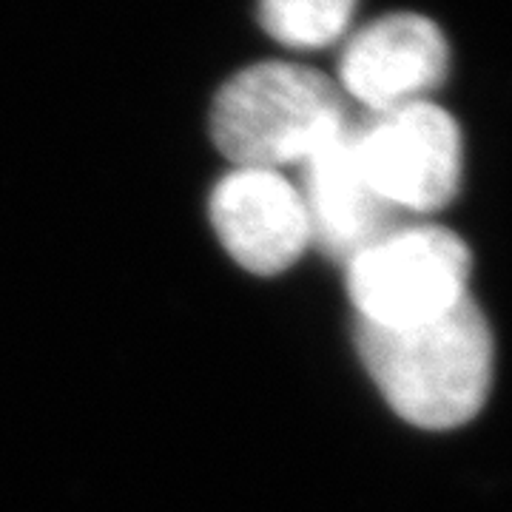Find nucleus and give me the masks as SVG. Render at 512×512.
<instances>
[{
	"mask_svg": "<svg viewBox=\"0 0 512 512\" xmlns=\"http://www.w3.org/2000/svg\"><path fill=\"white\" fill-rule=\"evenodd\" d=\"M359 359L396 416L421 430H456L490 399L495 342L467 296L453 311L407 328H356Z\"/></svg>",
	"mask_w": 512,
	"mask_h": 512,
	"instance_id": "f257e3e1",
	"label": "nucleus"
},
{
	"mask_svg": "<svg viewBox=\"0 0 512 512\" xmlns=\"http://www.w3.org/2000/svg\"><path fill=\"white\" fill-rule=\"evenodd\" d=\"M348 128L339 86L299 63L268 60L237 72L214 100L211 137L254 168L302 165Z\"/></svg>",
	"mask_w": 512,
	"mask_h": 512,
	"instance_id": "f03ea898",
	"label": "nucleus"
},
{
	"mask_svg": "<svg viewBox=\"0 0 512 512\" xmlns=\"http://www.w3.org/2000/svg\"><path fill=\"white\" fill-rule=\"evenodd\" d=\"M470 248L439 225L393 228L348 262V291L362 325L407 328L470 296Z\"/></svg>",
	"mask_w": 512,
	"mask_h": 512,
	"instance_id": "7ed1b4c3",
	"label": "nucleus"
},
{
	"mask_svg": "<svg viewBox=\"0 0 512 512\" xmlns=\"http://www.w3.org/2000/svg\"><path fill=\"white\" fill-rule=\"evenodd\" d=\"M353 140L373 191L396 214H433L461 188V128L430 100L373 114L367 126L353 128Z\"/></svg>",
	"mask_w": 512,
	"mask_h": 512,
	"instance_id": "20e7f679",
	"label": "nucleus"
},
{
	"mask_svg": "<svg viewBox=\"0 0 512 512\" xmlns=\"http://www.w3.org/2000/svg\"><path fill=\"white\" fill-rule=\"evenodd\" d=\"M450 69V43L419 12H393L348 37L339 57L342 92L373 114L427 100Z\"/></svg>",
	"mask_w": 512,
	"mask_h": 512,
	"instance_id": "39448f33",
	"label": "nucleus"
},
{
	"mask_svg": "<svg viewBox=\"0 0 512 512\" xmlns=\"http://www.w3.org/2000/svg\"><path fill=\"white\" fill-rule=\"evenodd\" d=\"M208 211L222 248L251 274H282L311 242L305 200L274 168L237 165L217 183Z\"/></svg>",
	"mask_w": 512,
	"mask_h": 512,
	"instance_id": "423d86ee",
	"label": "nucleus"
},
{
	"mask_svg": "<svg viewBox=\"0 0 512 512\" xmlns=\"http://www.w3.org/2000/svg\"><path fill=\"white\" fill-rule=\"evenodd\" d=\"M302 171L305 183L299 194L308 208L311 239L325 254L350 262L370 242L396 228V211L384 205L365 177L350 126L302 163Z\"/></svg>",
	"mask_w": 512,
	"mask_h": 512,
	"instance_id": "0eeeda50",
	"label": "nucleus"
},
{
	"mask_svg": "<svg viewBox=\"0 0 512 512\" xmlns=\"http://www.w3.org/2000/svg\"><path fill=\"white\" fill-rule=\"evenodd\" d=\"M359 0H259V23L291 49H322L348 35Z\"/></svg>",
	"mask_w": 512,
	"mask_h": 512,
	"instance_id": "6e6552de",
	"label": "nucleus"
}]
</instances>
